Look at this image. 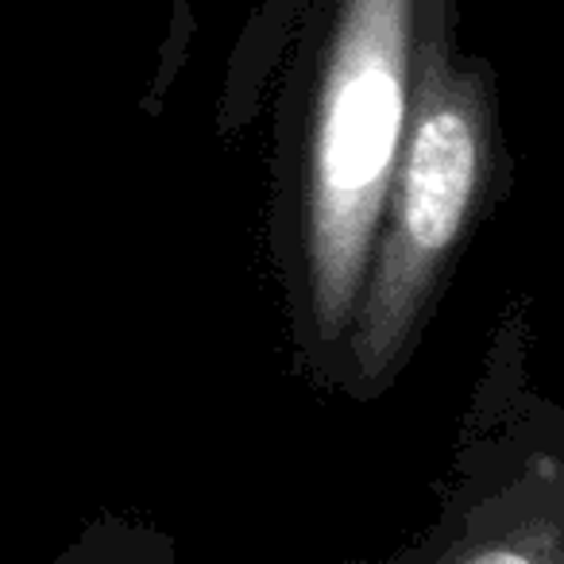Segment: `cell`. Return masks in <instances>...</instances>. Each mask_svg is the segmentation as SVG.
Segmentation results:
<instances>
[{"label": "cell", "instance_id": "6da1fadb", "mask_svg": "<svg viewBox=\"0 0 564 564\" xmlns=\"http://www.w3.org/2000/svg\"><path fill=\"white\" fill-rule=\"evenodd\" d=\"M453 0H314L286 97L279 259L294 348L340 379L422 40Z\"/></svg>", "mask_w": 564, "mask_h": 564}, {"label": "cell", "instance_id": "7a4b0ae2", "mask_svg": "<svg viewBox=\"0 0 564 564\" xmlns=\"http://www.w3.org/2000/svg\"><path fill=\"white\" fill-rule=\"evenodd\" d=\"M499 178L495 78L487 63L456 55L453 12H445L422 40L406 132L379 209L337 383L360 399L394 383L445 294L464 243L499 197Z\"/></svg>", "mask_w": 564, "mask_h": 564}]
</instances>
